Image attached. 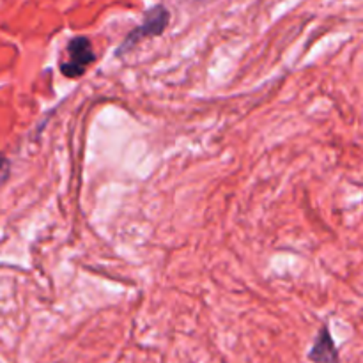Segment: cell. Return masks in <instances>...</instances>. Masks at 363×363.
I'll return each instance as SVG.
<instances>
[{"instance_id": "6da1fadb", "label": "cell", "mask_w": 363, "mask_h": 363, "mask_svg": "<svg viewBox=\"0 0 363 363\" xmlns=\"http://www.w3.org/2000/svg\"><path fill=\"white\" fill-rule=\"evenodd\" d=\"M169 21H170L169 9H167L165 6H162V4H158V6H155L152 9H149L147 13H145V18L144 21H142V25H138L137 28H133V30L126 35V39H124L123 45L117 48L116 53L117 55H123V53L130 52L131 48H135V46H137L140 41H144V39L162 35L163 32H165Z\"/></svg>"}, {"instance_id": "277c9868", "label": "cell", "mask_w": 363, "mask_h": 363, "mask_svg": "<svg viewBox=\"0 0 363 363\" xmlns=\"http://www.w3.org/2000/svg\"><path fill=\"white\" fill-rule=\"evenodd\" d=\"M7 172H9V162H7V160L0 155V181L6 179Z\"/></svg>"}, {"instance_id": "3957f363", "label": "cell", "mask_w": 363, "mask_h": 363, "mask_svg": "<svg viewBox=\"0 0 363 363\" xmlns=\"http://www.w3.org/2000/svg\"><path fill=\"white\" fill-rule=\"evenodd\" d=\"M308 358L314 363H340L335 342H333L330 330L326 326L319 330L318 339H315L314 346H312L311 353H308Z\"/></svg>"}, {"instance_id": "7a4b0ae2", "label": "cell", "mask_w": 363, "mask_h": 363, "mask_svg": "<svg viewBox=\"0 0 363 363\" xmlns=\"http://www.w3.org/2000/svg\"><path fill=\"white\" fill-rule=\"evenodd\" d=\"M67 60L60 62V71L64 77L77 78L85 71L89 64L94 62V52H92L91 41L84 35H78L69 41L66 48Z\"/></svg>"}]
</instances>
